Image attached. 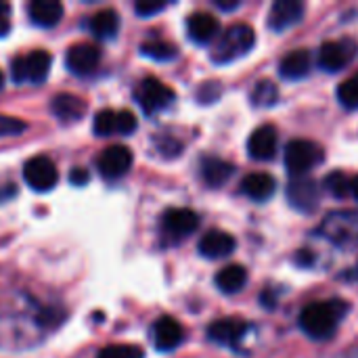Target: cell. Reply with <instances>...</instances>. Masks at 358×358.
Masks as SVG:
<instances>
[{"mask_svg":"<svg viewBox=\"0 0 358 358\" xmlns=\"http://www.w3.org/2000/svg\"><path fill=\"white\" fill-rule=\"evenodd\" d=\"M348 310L350 306L344 300L313 302L300 313V327L313 340H327L338 331Z\"/></svg>","mask_w":358,"mask_h":358,"instance_id":"6da1fadb","label":"cell"},{"mask_svg":"<svg viewBox=\"0 0 358 358\" xmlns=\"http://www.w3.org/2000/svg\"><path fill=\"white\" fill-rule=\"evenodd\" d=\"M256 44V31L248 23H235L218 36L216 46L212 50V61L218 65L233 63L239 57L248 55Z\"/></svg>","mask_w":358,"mask_h":358,"instance_id":"7a4b0ae2","label":"cell"},{"mask_svg":"<svg viewBox=\"0 0 358 358\" xmlns=\"http://www.w3.org/2000/svg\"><path fill=\"white\" fill-rule=\"evenodd\" d=\"M323 159H325L323 147L313 141L296 138V141H289L285 147V168L294 178L308 176V172L317 168Z\"/></svg>","mask_w":358,"mask_h":358,"instance_id":"3957f363","label":"cell"},{"mask_svg":"<svg viewBox=\"0 0 358 358\" xmlns=\"http://www.w3.org/2000/svg\"><path fill=\"white\" fill-rule=\"evenodd\" d=\"M50 61L52 59L46 50H31L27 55H21L10 65L13 80L17 84H23V82L42 84L50 71Z\"/></svg>","mask_w":358,"mask_h":358,"instance_id":"277c9868","label":"cell"},{"mask_svg":"<svg viewBox=\"0 0 358 358\" xmlns=\"http://www.w3.org/2000/svg\"><path fill=\"white\" fill-rule=\"evenodd\" d=\"M358 55L357 40L352 38H340V40H327L319 48V67L336 73L350 65Z\"/></svg>","mask_w":358,"mask_h":358,"instance_id":"5b68a950","label":"cell"},{"mask_svg":"<svg viewBox=\"0 0 358 358\" xmlns=\"http://www.w3.org/2000/svg\"><path fill=\"white\" fill-rule=\"evenodd\" d=\"M136 101L147 115L164 111L174 101V90L157 78H145L136 86Z\"/></svg>","mask_w":358,"mask_h":358,"instance_id":"8992f818","label":"cell"},{"mask_svg":"<svg viewBox=\"0 0 358 358\" xmlns=\"http://www.w3.org/2000/svg\"><path fill=\"white\" fill-rule=\"evenodd\" d=\"M23 178L29 189H34L38 193H46V191L55 189V185L59 180V172H57V166L52 164V159H48L44 155H36L25 162Z\"/></svg>","mask_w":358,"mask_h":358,"instance_id":"52a82bcc","label":"cell"},{"mask_svg":"<svg viewBox=\"0 0 358 358\" xmlns=\"http://www.w3.org/2000/svg\"><path fill=\"white\" fill-rule=\"evenodd\" d=\"M287 199L298 212H304V214L315 212L319 208V199H321L317 180H313L308 176L292 178L287 185Z\"/></svg>","mask_w":358,"mask_h":358,"instance_id":"ba28073f","label":"cell"},{"mask_svg":"<svg viewBox=\"0 0 358 358\" xmlns=\"http://www.w3.org/2000/svg\"><path fill=\"white\" fill-rule=\"evenodd\" d=\"M132 162H134L132 151L126 145H111L99 157V172L105 178L115 180V178H122L124 174L130 172Z\"/></svg>","mask_w":358,"mask_h":358,"instance_id":"9c48e42d","label":"cell"},{"mask_svg":"<svg viewBox=\"0 0 358 358\" xmlns=\"http://www.w3.org/2000/svg\"><path fill=\"white\" fill-rule=\"evenodd\" d=\"M162 227L164 233L172 239H185L191 233L197 231L199 227V216L197 212L189 210V208H172L164 214L162 218Z\"/></svg>","mask_w":358,"mask_h":358,"instance_id":"30bf717a","label":"cell"},{"mask_svg":"<svg viewBox=\"0 0 358 358\" xmlns=\"http://www.w3.org/2000/svg\"><path fill=\"white\" fill-rule=\"evenodd\" d=\"M99 61H101V48L96 44H90V42L73 44L67 50V57H65V63H67L69 71L76 73V76L92 73L96 69Z\"/></svg>","mask_w":358,"mask_h":358,"instance_id":"8fae6325","label":"cell"},{"mask_svg":"<svg viewBox=\"0 0 358 358\" xmlns=\"http://www.w3.org/2000/svg\"><path fill=\"white\" fill-rule=\"evenodd\" d=\"M277 145H279V134H277V128L271 126V124H264V126H258L250 138H248V151H250V157L252 159H258V162H268L275 157L277 153Z\"/></svg>","mask_w":358,"mask_h":358,"instance_id":"7c38bea8","label":"cell"},{"mask_svg":"<svg viewBox=\"0 0 358 358\" xmlns=\"http://www.w3.org/2000/svg\"><path fill=\"white\" fill-rule=\"evenodd\" d=\"M304 17V4L298 0H277L268 13V27L277 34L298 25Z\"/></svg>","mask_w":358,"mask_h":358,"instance_id":"4fadbf2b","label":"cell"},{"mask_svg":"<svg viewBox=\"0 0 358 358\" xmlns=\"http://www.w3.org/2000/svg\"><path fill=\"white\" fill-rule=\"evenodd\" d=\"M185 340L182 325L172 317H162L153 325V344L159 352H172L176 350Z\"/></svg>","mask_w":358,"mask_h":358,"instance_id":"5bb4252c","label":"cell"},{"mask_svg":"<svg viewBox=\"0 0 358 358\" xmlns=\"http://www.w3.org/2000/svg\"><path fill=\"white\" fill-rule=\"evenodd\" d=\"M250 325L241 319H220V321H214L210 327H208V338L220 346H237V342H241L248 334Z\"/></svg>","mask_w":358,"mask_h":358,"instance_id":"9a60e30c","label":"cell"},{"mask_svg":"<svg viewBox=\"0 0 358 358\" xmlns=\"http://www.w3.org/2000/svg\"><path fill=\"white\" fill-rule=\"evenodd\" d=\"M237 248V241L233 235L224 233V231H218V229H212L208 231L201 239H199V254L203 258H210V260H218V258H227L235 252Z\"/></svg>","mask_w":358,"mask_h":358,"instance_id":"2e32d148","label":"cell"},{"mask_svg":"<svg viewBox=\"0 0 358 358\" xmlns=\"http://www.w3.org/2000/svg\"><path fill=\"white\" fill-rule=\"evenodd\" d=\"M187 31L189 38L197 44H208L212 40H218L220 36V21L203 10H197L193 15H189L187 19Z\"/></svg>","mask_w":358,"mask_h":358,"instance_id":"e0dca14e","label":"cell"},{"mask_svg":"<svg viewBox=\"0 0 358 358\" xmlns=\"http://www.w3.org/2000/svg\"><path fill=\"white\" fill-rule=\"evenodd\" d=\"M277 191V182L268 172H252L241 180V193L252 201H268Z\"/></svg>","mask_w":358,"mask_h":358,"instance_id":"ac0fdd59","label":"cell"},{"mask_svg":"<svg viewBox=\"0 0 358 358\" xmlns=\"http://www.w3.org/2000/svg\"><path fill=\"white\" fill-rule=\"evenodd\" d=\"M313 71V55L306 48L287 52L279 63V73L285 80H304Z\"/></svg>","mask_w":358,"mask_h":358,"instance_id":"d6986e66","label":"cell"},{"mask_svg":"<svg viewBox=\"0 0 358 358\" xmlns=\"http://www.w3.org/2000/svg\"><path fill=\"white\" fill-rule=\"evenodd\" d=\"M50 109H52V113H55L57 120L69 124V122H78V120L86 113L88 105H86V101H84L82 96H78V94L59 92V94H55V99H52V103H50Z\"/></svg>","mask_w":358,"mask_h":358,"instance_id":"ffe728a7","label":"cell"},{"mask_svg":"<svg viewBox=\"0 0 358 358\" xmlns=\"http://www.w3.org/2000/svg\"><path fill=\"white\" fill-rule=\"evenodd\" d=\"M233 174H235V166L231 162H224L220 157H203L201 159V178L212 189H218L224 182H229V178Z\"/></svg>","mask_w":358,"mask_h":358,"instance_id":"44dd1931","label":"cell"},{"mask_svg":"<svg viewBox=\"0 0 358 358\" xmlns=\"http://www.w3.org/2000/svg\"><path fill=\"white\" fill-rule=\"evenodd\" d=\"M27 10L31 23L38 27H55L63 17V4L57 0H34Z\"/></svg>","mask_w":358,"mask_h":358,"instance_id":"7402d4cb","label":"cell"},{"mask_svg":"<svg viewBox=\"0 0 358 358\" xmlns=\"http://www.w3.org/2000/svg\"><path fill=\"white\" fill-rule=\"evenodd\" d=\"M88 27H90L92 36H96L101 40H111L120 31V15L113 8H101L99 13H94L90 17Z\"/></svg>","mask_w":358,"mask_h":358,"instance_id":"603a6c76","label":"cell"},{"mask_svg":"<svg viewBox=\"0 0 358 358\" xmlns=\"http://www.w3.org/2000/svg\"><path fill=\"white\" fill-rule=\"evenodd\" d=\"M245 283H248V271L241 264H229L216 273V287L227 296L239 294L245 287Z\"/></svg>","mask_w":358,"mask_h":358,"instance_id":"cb8c5ba5","label":"cell"},{"mask_svg":"<svg viewBox=\"0 0 358 358\" xmlns=\"http://www.w3.org/2000/svg\"><path fill=\"white\" fill-rule=\"evenodd\" d=\"M141 52L153 61H172L176 59L178 55V48L168 42V40H159V38H153V40H147L141 44Z\"/></svg>","mask_w":358,"mask_h":358,"instance_id":"d4e9b609","label":"cell"},{"mask_svg":"<svg viewBox=\"0 0 358 358\" xmlns=\"http://www.w3.org/2000/svg\"><path fill=\"white\" fill-rule=\"evenodd\" d=\"M279 99V86L273 80H260L254 84L250 101L254 107H273Z\"/></svg>","mask_w":358,"mask_h":358,"instance_id":"484cf974","label":"cell"},{"mask_svg":"<svg viewBox=\"0 0 358 358\" xmlns=\"http://www.w3.org/2000/svg\"><path fill=\"white\" fill-rule=\"evenodd\" d=\"M338 101L342 107H346L348 111H357L358 109V73L346 78L340 88H338Z\"/></svg>","mask_w":358,"mask_h":358,"instance_id":"4316f807","label":"cell"},{"mask_svg":"<svg viewBox=\"0 0 358 358\" xmlns=\"http://www.w3.org/2000/svg\"><path fill=\"white\" fill-rule=\"evenodd\" d=\"M92 130L96 136H111L117 134V111L113 109H103L94 115Z\"/></svg>","mask_w":358,"mask_h":358,"instance_id":"83f0119b","label":"cell"},{"mask_svg":"<svg viewBox=\"0 0 358 358\" xmlns=\"http://www.w3.org/2000/svg\"><path fill=\"white\" fill-rule=\"evenodd\" d=\"M323 185H325V189H327L336 199H344V197L350 195V178H348L344 172H340V170L329 172V174L325 176Z\"/></svg>","mask_w":358,"mask_h":358,"instance_id":"f1b7e54d","label":"cell"},{"mask_svg":"<svg viewBox=\"0 0 358 358\" xmlns=\"http://www.w3.org/2000/svg\"><path fill=\"white\" fill-rule=\"evenodd\" d=\"M99 358H145L143 348L132 344H113L99 352Z\"/></svg>","mask_w":358,"mask_h":358,"instance_id":"f546056e","label":"cell"},{"mask_svg":"<svg viewBox=\"0 0 358 358\" xmlns=\"http://www.w3.org/2000/svg\"><path fill=\"white\" fill-rule=\"evenodd\" d=\"M27 128V124L19 117L13 115H4L0 113V136H17Z\"/></svg>","mask_w":358,"mask_h":358,"instance_id":"4dcf8cb0","label":"cell"},{"mask_svg":"<svg viewBox=\"0 0 358 358\" xmlns=\"http://www.w3.org/2000/svg\"><path fill=\"white\" fill-rule=\"evenodd\" d=\"M222 94V86L220 82H203L199 88H197V101L208 105V103H216Z\"/></svg>","mask_w":358,"mask_h":358,"instance_id":"1f68e13d","label":"cell"},{"mask_svg":"<svg viewBox=\"0 0 358 358\" xmlns=\"http://www.w3.org/2000/svg\"><path fill=\"white\" fill-rule=\"evenodd\" d=\"M138 122H136V115L128 109H122L117 111V134H132L136 130Z\"/></svg>","mask_w":358,"mask_h":358,"instance_id":"d6a6232c","label":"cell"},{"mask_svg":"<svg viewBox=\"0 0 358 358\" xmlns=\"http://www.w3.org/2000/svg\"><path fill=\"white\" fill-rule=\"evenodd\" d=\"M166 6H168V4L162 2V0H141V2L134 4V10H136V15H141V17H151V15L164 10Z\"/></svg>","mask_w":358,"mask_h":358,"instance_id":"836d02e7","label":"cell"},{"mask_svg":"<svg viewBox=\"0 0 358 358\" xmlns=\"http://www.w3.org/2000/svg\"><path fill=\"white\" fill-rule=\"evenodd\" d=\"M159 149H162V153H164V155H168V157H174V155H178V153L182 151V145H180L178 141H174V138L166 136V138L162 141Z\"/></svg>","mask_w":358,"mask_h":358,"instance_id":"e575fe53","label":"cell"},{"mask_svg":"<svg viewBox=\"0 0 358 358\" xmlns=\"http://www.w3.org/2000/svg\"><path fill=\"white\" fill-rule=\"evenodd\" d=\"M88 180H90V174H88L84 168H73V170L69 172V182L76 185V187H84Z\"/></svg>","mask_w":358,"mask_h":358,"instance_id":"d590c367","label":"cell"},{"mask_svg":"<svg viewBox=\"0 0 358 358\" xmlns=\"http://www.w3.org/2000/svg\"><path fill=\"white\" fill-rule=\"evenodd\" d=\"M315 254L310 252V250H300L298 254H296V264L298 266H304V268H308V266H313L315 264Z\"/></svg>","mask_w":358,"mask_h":358,"instance_id":"8d00e7d4","label":"cell"},{"mask_svg":"<svg viewBox=\"0 0 358 358\" xmlns=\"http://www.w3.org/2000/svg\"><path fill=\"white\" fill-rule=\"evenodd\" d=\"M10 29V21H8V4L0 2V36H6Z\"/></svg>","mask_w":358,"mask_h":358,"instance_id":"74e56055","label":"cell"},{"mask_svg":"<svg viewBox=\"0 0 358 358\" xmlns=\"http://www.w3.org/2000/svg\"><path fill=\"white\" fill-rule=\"evenodd\" d=\"M214 4L220 8V10H235V8H239V0H214Z\"/></svg>","mask_w":358,"mask_h":358,"instance_id":"f35d334b","label":"cell"},{"mask_svg":"<svg viewBox=\"0 0 358 358\" xmlns=\"http://www.w3.org/2000/svg\"><path fill=\"white\" fill-rule=\"evenodd\" d=\"M350 195H352V197L358 201V176L350 178Z\"/></svg>","mask_w":358,"mask_h":358,"instance_id":"ab89813d","label":"cell"},{"mask_svg":"<svg viewBox=\"0 0 358 358\" xmlns=\"http://www.w3.org/2000/svg\"><path fill=\"white\" fill-rule=\"evenodd\" d=\"M2 84H4V76H2V71H0V88H2Z\"/></svg>","mask_w":358,"mask_h":358,"instance_id":"60d3db41","label":"cell"}]
</instances>
